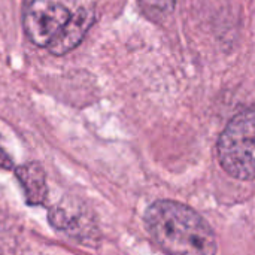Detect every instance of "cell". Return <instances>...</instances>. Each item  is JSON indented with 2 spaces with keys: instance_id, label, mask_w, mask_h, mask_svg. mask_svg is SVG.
<instances>
[{
  "instance_id": "1",
  "label": "cell",
  "mask_w": 255,
  "mask_h": 255,
  "mask_svg": "<svg viewBox=\"0 0 255 255\" xmlns=\"http://www.w3.org/2000/svg\"><path fill=\"white\" fill-rule=\"evenodd\" d=\"M143 220L152 241L167 255H215L218 251L209 223L184 203L157 200Z\"/></svg>"
},
{
  "instance_id": "5",
  "label": "cell",
  "mask_w": 255,
  "mask_h": 255,
  "mask_svg": "<svg viewBox=\"0 0 255 255\" xmlns=\"http://www.w3.org/2000/svg\"><path fill=\"white\" fill-rule=\"evenodd\" d=\"M96 22V12L90 7H79L58 31V34L46 46L54 55H66L73 51L85 37L88 30Z\"/></svg>"
},
{
  "instance_id": "4",
  "label": "cell",
  "mask_w": 255,
  "mask_h": 255,
  "mask_svg": "<svg viewBox=\"0 0 255 255\" xmlns=\"http://www.w3.org/2000/svg\"><path fill=\"white\" fill-rule=\"evenodd\" d=\"M49 224L78 242L94 244L99 241V227L91 212L78 200L63 199L48 211Z\"/></svg>"
},
{
  "instance_id": "3",
  "label": "cell",
  "mask_w": 255,
  "mask_h": 255,
  "mask_svg": "<svg viewBox=\"0 0 255 255\" xmlns=\"http://www.w3.org/2000/svg\"><path fill=\"white\" fill-rule=\"evenodd\" d=\"M70 10L57 0H22V27L28 40L46 48L70 18Z\"/></svg>"
},
{
  "instance_id": "6",
  "label": "cell",
  "mask_w": 255,
  "mask_h": 255,
  "mask_svg": "<svg viewBox=\"0 0 255 255\" xmlns=\"http://www.w3.org/2000/svg\"><path fill=\"white\" fill-rule=\"evenodd\" d=\"M15 178L21 184L25 203L28 206H42L48 197L46 173L37 161H28L15 169Z\"/></svg>"
},
{
  "instance_id": "2",
  "label": "cell",
  "mask_w": 255,
  "mask_h": 255,
  "mask_svg": "<svg viewBox=\"0 0 255 255\" xmlns=\"http://www.w3.org/2000/svg\"><path fill=\"white\" fill-rule=\"evenodd\" d=\"M218 161L239 181L254 179V109L245 108L226 126L217 143Z\"/></svg>"
},
{
  "instance_id": "8",
  "label": "cell",
  "mask_w": 255,
  "mask_h": 255,
  "mask_svg": "<svg viewBox=\"0 0 255 255\" xmlns=\"http://www.w3.org/2000/svg\"><path fill=\"white\" fill-rule=\"evenodd\" d=\"M13 167V161L12 157L7 154V151L4 149L3 143H1V134H0V169L3 170H9Z\"/></svg>"
},
{
  "instance_id": "7",
  "label": "cell",
  "mask_w": 255,
  "mask_h": 255,
  "mask_svg": "<svg viewBox=\"0 0 255 255\" xmlns=\"http://www.w3.org/2000/svg\"><path fill=\"white\" fill-rule=\"evenodd\" d=\"M146 18L154 22H163L175 9L176 0H137Z\"/></svg>"
}]
</instances>
